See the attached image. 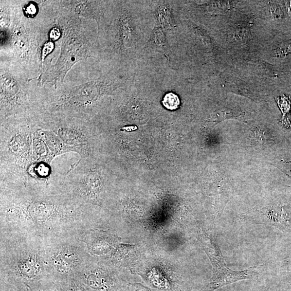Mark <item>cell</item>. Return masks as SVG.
I'll list each match as a JSON object with an SVG mask.
<instances>
[{"mask_svg":"<svg viewBox=\"0 0 291 291\" xmlns=\"http://www.w3.org/2000/svg\"><path fill=\"white\" fill-rule=\"evenodd\" d=\"M91 207L65 192L61 180L0 184L1 234L46 240L82 238L93 229Z\"/></svg>","mask_w":291,"mask_h":291,"instance_id":"1","label":"cell"},{"mask_svg":"<svg viewBox=\"0 0 291 291\" xmlns=\"http://www.w3.org/2000/svg\"><path fill=\"white\" fill-rule=\"evenodd\" d=\"M36 121L30 114L1 120L0 125V184H24L34 164Z\"/></svg>","mask_w":291,"mask_h":291,"instance_id":"2","label":"cell"},{"mask_svg":"<svg viewBox=\"0 0 291 291\" xmlns=\"http://www.w3.org/2000/svg\"><path fill=\"white\" fill-rule=\"evenodd\" d=\"M1 273L31 285L51 279L44 256V239L1 234Z\"/></svg>","mask_w":291,"mask_h":291,"instance_id":"3","label":"cell"},{"mask_svg":"<svg viewBox=\"0 0 291 291\" xmlns=\"http://www.w3.org/2000/svg\"><path fill=\"white\" fill-rule=\"evenodd\" d=\"M44 256L50 278L61 284L76 277L91 258L77 237L44 239Z\"/></svg>","mask_w":291,"mask_h":291,"instance_id":"4","label":"cell"},{"mask_svg":"<svg viewBox=\"0 0 291 291\" xmlns=\"http://www.w3.org/2000/svg\"><path fill=\"white\" fill-rule=\"evenodd\" d=\"M38 126L53 132L67 152L77 153L81 159L92 157L93 136L90 119L61 115L37 114Z\"/></svg>","mask_w":291,"mask_h":291,"instance_id":"5","label":"cell"},{"mask_svg":"<svg viewBox=\"0 0 291 291\" xmlns=\"http://www.w3.org/2000/svg\"><path fill=\"white\" fill-rule=\"evenodd\" d=\"M92 157L81 159L62 180L65 192L75 200L92 206L98 203L102 191V179Z\"/></svg>","mask_w":291,"mask_h":291,"instance_id":"6","label":"cell"},{"mask_svg":"<svg viewBox=\"0 0 291 291\" xmlns=\"http://www.w3.org/2000/svg\"><path fill=\"white\" fill-rule=\"evenodd\" d=\"M205 252L213 265V277L210 283L200 291H215L240 280L251 279L257 275L255 267L239 272L229 269L224 262L220 249L214 239L206 234L200 236Z\"/></svg>","mask_w":291,"mask_h":291,"instance_id":"7","label":"cell"},{"mask_svg":"<svg viewBox=\"0 0 291 291\" xmlns=\"http://www.w3.org/2000/svg\"><path fill=\"white\" fill-rule=\"evenodd\" d=\"M61 288L63 291H90L76 278L70 279L61 284Z\"/></svg>","mask_w":291,"mask_h":291,"instance_id":"8","label":"cell"},{"mask_svg":"<svg viewBox=\"0 0 291 291\" xmlns=\"http://www.w3.org/2000/svg\"><path fill=\"white\" fill-rule=\"evenodd\" d=\"M163 104L165 108L170 110H175L180 106V99L176 94L172 92L168 93L165 95Z\"/></svg>","mask_w":291,"mask_h":291,"instance_id":"9","label":"cell"},{"mask_svg":"<svg viewBox=\"0 0 291 291\" xmlns=\"http://www.w3.org/2000/svg\"><path fill=\"white\" fill-rule=\"evenodd\" d=\"M291 53V41L286 42L280 46L277 50V54L279 56H284Z\"/></svg>","mask_w":291,"mask_h":291,"instance_id":"10","label":"cell"},{"mask_svg":"<svg viewBox=\"0 0 291 291\" xmlns=\"http://www.w3.org/2000/svg\"><path fill=\"white\" fill-rule=\"evenodd\" d=\"M270 12L274 19H280L283 16L282 10L277 4H273L271 5Z\"/></svg>","mask_w":291,"mask_h":291,"instance_id":"11","label":"cell"},{"mask_svg":"<svg viewBox=\"0 0 291 291\" xmlns=\"http://www.w3.org/2000/svg\"><path fill=\"white\" fill-rule=\"evenodd\" d=\"M128 22L127 21L126 23H125L124 20L122 22V33L123 35V39L124 41H128L130 38V29L129 28Z\"/></svg>","mask_w":291,"mask_h":291,"instance_id":"12","label":"cell"},{"mask_svg":"<svg viewBox=\"0 0 291 291\" xmlns=\"http://www.w3.org/2000/svg\"><path fill=\"white\" fill-rule=\"evenodd\" d=\"M54 48V44L52 42H47L45 44L42 51V60H43L50 53L53 51Z\"/></svg>","mask_w":291,"mask_h":291,"instance_id":"13","label":"cell"},{"mask_svg":"<svg viewBox=\"0 0 291 291\" xmlns=\"http://www.w3.org/2000/svg\"><path fill=\"white\" fill-rule=\"evenodd\" d=\"M25 13L29 17L35 16L37 13L36 5L32 3H29L25 9Z\"/></svg>","mask_w":291,"mask_h":291,"instance_id":"14","label":"cell"},{"mask_svg":"<svg viewBox=\"0 0 291 291\" xmlns=\"http://www.w3.org/2000/svg\"><path fill=\"white\" fill-rule=\"evenodd\" d=\"M61 36V32L58 28H53L50 33V38L53 41H56Z\"/></svg>","mask_w":291,"mask_h":291,"instance_id":"15","label":"cell"},{"mask_svg":"<svg viewBox=\"0 0 291 291\" xmlns=\"http://www.w3.org/2000/svg\"><path fill=\"white\" fill-rule=\"evenodd\" d=\"M287 6L288 13L290 15V16L291 17V1L287 2Z\"/></svg>","mask_w":291,"mask_h":291,"instance_id":"16","label":"cell"}]
</instances>
